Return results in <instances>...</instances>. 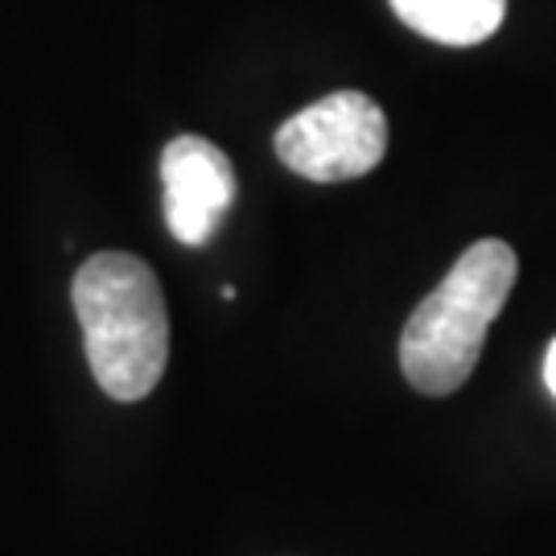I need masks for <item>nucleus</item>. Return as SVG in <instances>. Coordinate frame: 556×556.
I'll return each instance as SVG.
<instances>
[{"label":"nucleus","mask_w":556,"mask_h":556,"mask_svg":"<svg viewBox=\"0 0 556 556\" xmlns=\"http://www.w3.org/2000/svg\"><path fill=\"white\" fill-rule=\"evenodd\" d=\"M165 223L186 248H206L236 202V169L206 137H174L161 153Z\"/></svg>","instance_id":"4"},{"label":"nucleus","mask_w":556,"mask_h":556,"mask_svg":"<svg viewBox=\"0 0 556 556\" xmlns=\"http://www.w3.org/2000/svg\"><path fill=\"white\" fill-rule=\"evenodd\" d=\"M91 376L112 400H144L165 376L169 314L153 268L128 252H96L71 285Z\"/></svg>","instance_id":"1"},{"label":"nucleus","mask_w":556,"mask_h":556,"mask_svg":"<svg viewBox=\"0 0 556 556\" xmlns=\"http://www.w3.org/2000/svg\"><path fill=\"white\" fill-rule=\"evenodd\" d=\"M544 383H548V392L556 396V338L548 342V355H544Z\"/></svg>","instance_id":"6"},{"label":"nucleus","mask_w":556,"mask_h":556,"mask_svg":"<svg viewBox=\"0 0 556 556\" xmlns=\"http://www.w3.org/2000/svg\"><path fill=\"white\" fill-rule=\"evenodd\" d=\"M388 153V116L363 91H334L289 116L277 132V157L305 181H355Z\"/></svg>","instance_id":"3"},{"label":"nucleus","mask_w":556,"mask_h":556,"mask_svg":"<svg viewBox=\"0 0 556 556\" xmlns=\"http://www.w3.org/2000/svg\"><path fill=\"white\" fill-rule=\"evenodd\" d=\"M396 17L441 46H478L507 17V0H392Z\"/></svg>","instance_id":"5"},{"label":"nucleus","mask_w":556,"mask_h":556,"mask_svg":"<svg viewBox=\"0 0 556 556\" xmlns=\"http://www.w3.org/2000/svg\"><path fill=\"white\" fill-rule=\"evenodd\" d=\"M516 273L519 260L503 239H478L454 260L400 334V367L417 392L450 396L475 376L486 330L511 298Z\"/></svg>","instance_id":"2"}]
</instances>
